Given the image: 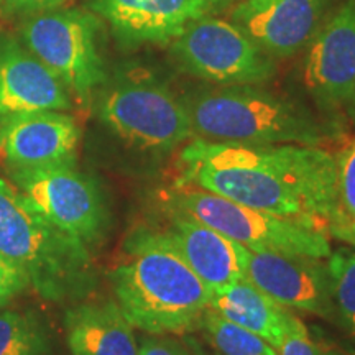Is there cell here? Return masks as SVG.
I'll use <instances>...</instances> for the list:
<instances>
[{
	"mask_svg": "<svg viewBox=\"0 0 355 355\" xmlns=\"http://www.w3.org/2000/svg\"><path fill=\"white\" fill-rule=\"evenodd\" d=\"M176 211L189 214L248 250L327 259L331 243L324 230L298 220L243 206L196 186L178 184L170 198Z\"/></svg>",
	"mask_w": 355,
	"mask_h": 355,
	"instance_id": "cell-6",
	"label": "cell"
},
{
	"mask_svg": "<svg viewBox=\"0 0 355 355\" xmlns=\"http://www.w3.org/2000/svg\"><path fill=\"white\" fill-rule=\"evenodd\" d=\"M25 290H28V286L24 277L0 257V308L7 306Z\"/></svg>",
	"mask_w": 355,
	"mask_h": 355,
	"instance_id": "cell-24",
	"label": "cell"
},
{
	"mask_svg": "<svg viewBox=\"0 0 355 355\" xmlns=\"http://www.w3.org/2000/svg\"><path fill=\"white\" fill-rule=\"evenodd\" d=\"M279 355H322L321 349L314 343L303 321L293 314L288 329L279 344Z\"/></svg>",
	"mask_w": 355,
	"mask_h": 355,
	"instance_id": "cell-23",
	"label": "cell"
},
{
	"mask_svg": "<svg viewBox=\"0 0 355 355\" xmlns=\"http://www.w3.org/2000/svg\"><path fill=\"white\" fill-rule=\"evenodd\" d=\"M181 101L199 139L321 146L331 137L329 128L309 109L260 84L194 89Z\"/></svg>",
	"mask_w": 355,
	"mask_h": 355,
	"instance_id": "cell-4",
	"label": "cell"
},
{
	"mask_svg": "<svg viewBox=\"0 0 355 355\" xmlns=\"http://www.w3.org/2000/svg\"><path fill=\"white\" fill-rule=\"evenodd\" d=\"M79 139L76 121L60 110L0 117V159L10 170L76 162Z\"/></svg>",
	"mask_w": 355,
	"mask_h": 355,
	"instance_id": "cell-14",
	"label": "cell"
},
{
	"mask_svg": "<svg viewBox=\"0 0 355 355\" xmlns=\"http://www.w3.org/2000/svg\"><path fill=\"white\" fill-rule=\"evenodd\" d=\"M331 0H242L230 21L270 58H290L308 46L327 19Z\"/></svg>",
	"mask_w": 355,
	"mask_h": 355,
	"instance_id": "cell-12",
	"label": "cell"
},
{
	"mask_svg": "<svg viewBox=\"0 0 355 355\" xmlns=\"http://www.w3.org/2000/svg\"><path fill=\"white\" fill-rule=\"evenodd\" d=\"M0 2H2V0H0Z\"/></svg>",
	"mask_w": 355,
	"mask_h": 355,
	"instance_id": "cell-31",
	"label": "cell"
},
{
	"mask_svg": "<svg viewBox=\"0 0 355 355\" xmlns=\"http://www.w3.org/2000/svg\"><path fill=\"white\" fill-rule=\"evenodd\" d=\"M166 237L199 278L214 288L245 278V247L189 214H173Z\"/></svg>",
	"mask_w": 355,
	"mask_h": 355,
	"instance_id": "cell-16",
	"label": "cell"
},
{
	"mask_svg": "<svg viewBox=\"0 0 355 355\" xmlns=\"http://www.w3.org/2000/svg\"><path fill=\"white\" fill-rule=\"evenodd\" d=\"M117 304L137 329L152 336L199 329L212 290L178 254L165 232L139 229L110 273Z\"/></svg>",
	"mask_w": 355,
	"mask_h": 355,
	"instance_id": "cell-2",
	"label": "cell"
},
{
	"mask_svg": "<svg viewBox=\"0 0 355 355\" xmlns=\"http://www.w3.org/2000/svg\"><path fill=\"white\" fill-rule=\"evenodd\" d=\"M73 355H139L133 326L115 301H83L64 314Z\"/></svg>",
	"mask_w": 355,
	"mask_h": 355,
	"instance_id": "cell-17",
	"label": "cell"
},
{
	"mask_svg": "<svg viewBox=\"0 0 355 355\" xmlns=\"http://www.w3.org/2000/svg\"><path fill=\"white\" fill-rule=\"evenodd\" d=\"M170 44L181 69L216 86L263 84L277 69L241 28L214 15L193 21Z\"/></svg>",
	"mask_w": 355,
	"mask_h": 355,
	"instance_id": "cell-9",
	"label": "cell"
},
{
	"mask_svg": "<svg viewBox=\"0 0 355 355\" xmlns=\"http://www.w3.org/2000/svg\"><path fill=\"white\" fill-rule=\"evenodd\" d=\"M337 321L355 337V248H339L327 257Z\"/></svg>",
	"mask_w": 355,
	"mask_h": 355,
	"instance_id": "cell-21",
	"label": "cell"
},
{
	"mask_svg": "<svg viewBox=\"0 0 355 355\" xmlns=\"http://www.w3.org/2000/svg\"><path fill=\"white\" fill-rule=\"evenodd\" d=\"M329 232L334 235V237L349 242L350 245L355 247V220L345 219L344 222H340V224L332 225Z\"/></svg>",
	"mask_w": 355,
	"mask_h": 355,
	"instance_id": "cell-27",
	"label": "cell"
},
{
	"mask_svg": "<svg viewBox=\"0 0 355 355\" xmlns=\"http://www.w3.org/2000/svg\"><path fill=\"white\" fill-rule=\"evenodd\" d=\"M303 83L324 112L347 107L355 91V0H344L308 43Z\"/></svg>",
	"mask_w": 355,
	"mask_h": 355,
	"instance_id": "cell-10",
	"label": "cell"
},
{
	"mask_svg": "<svg viewBox=\"0 0 355 355\" xmlns=\"http://www.w3.org/2000/svg\"><path fill=\"white\" fill-rule=\"evenodd\" d=\"M186 344L189 345V349L193 350L194 355H220L219 352H211V350H207L204 345L199 344L194 337H188V339H186Z\"/></svg>",
	"mask_w": 355,
	"mask_h": 355,
	"instance_id": "cell-28",
	"label": "cell"
},
{
	"mask_svg": "<svg viewBox=\"0 0 355 355\" xmlns=\"http://www.w3.org/2000/svg\"><path fill=\"white\" fill-rule=\"evenodd\" d=\"M322 355H347V354H343V352H336V350H332V352H326Z\"/></svg>",
	"mask_w": 355,
	"mask_h": 355,
	"instance_id": "cell-30",
	"label": "cell"
},
{
	"mask_svg": "<svg viewBox=\"0 0 355 355\" xmlns=\"http://www.w3.org/2000/svg\"><path fill=\"white\" fill-rule=\"evenodd\" d=\"M69 107V91L61 79L19 42L0 38V117Z\"/></svg>",
	"mask_w": 355,
	"mask_h": 355,
	"instance_id": "cell-15",
	"label": "cell"
},
{
	"mask_svg": "<svg viewBox=\"0 0 355 355\" xmlns=\"http://www.w3.org/2000/svg\"><path fill=\"white\" fill-rule=\"evenodd\" d=\"M15 188L56 227L89 248L105 242L112 212L104 188L76 162L10 170Z\"/></svg>",
	"mask_w": 355,
	"mask_h": 355,
	"instance_id": "cell-7",
	"label": "cell"
},
{
	"mask_svg": "<svg viewBox=\"0 0 355 355\" xmlns=\"http://www.w3.org/2000/svg\"><path fill=\"white\" fill-rule=\"evenodd\" d=\"M24 40L28 50L48 66L69 92L87 102L105 83L99 53V21L91 13L46 10L25 21Z\"/></svg>",
	"mask_w": 355,
	"mask_h": 355,
	"instance_id": "cell-8",
	"label": "cell"
},
{
	"mask_svg": "<svg viewBox=\"0 0 355 355\" xmlns=\"http://www.w3.org/2000/svg\"><path fill=\"white\" fill-rule=\"evenodd\" d=\"M0 257L28 290L53 303H78L97 285L91 248L56 227L0 178Z\"/></svg>",
	"mask_w": 355,
	"mask_h": 355,
	"instance_id": "cell-3",
	"label": "cell"
},
{
	"mask_svg": "<svg viewBox=\"0 0 355 355\" xmlns=\"http://www.w3.org/2000/svg\"><path fill=\"white\" fill-rule=\"evenodd\" d=\"M340 206L347 219L355 220V141L337 158Z\"/></svg>",
	"mask_w": 355,
	"mask_h": 355,
	"instance_id": "cell-22",
	"label": "cell"
},
{
	"mask_svg": "<svg viewBox=\"0 0 355 355\" xmlns=\"http://www.w3.org/2000/svg\"><path fill=\"white\" fill-rule=\"evenodd\" d=\"M97 117L127 148L155 159L194 137L181 96L146 73L119 76L102 89Z\"/></svg>",
	"mask_w": 355,
	"mask_h": 355,
	"instance_id": "cell-5",
	"label": "cell"
},
{
	"mask_svg": "<svg viewBox=\"0 0 355 355\" xmlns=\"http://www.w3.org/2000/svg\"><path fill=\"white\" fill-rule=\"evenodd\" d=\"M180 183L298 220L319 230L347 219L340 206L337 158L321 146L193 139L180 155Z\"/></svg>",
	"mask_w": 355,
	"mask_h": 355,
	"instance_id": "cell-1",
	"label": "cell"
},
{
	"mask_svg": "<svg viewBox=\"0 0 355 355\" xmlns=\"http://www.w3.org/2000/svg\"><path fill=\"white\" fill-rule=\"evenodd\" d=\"M64 0H2V3L8 10L26 12V13H40L46 10H55L63 6Z\"/></svg>",
	"mask_w": 355,
	"mask_h": 355,
	"instance_id": "cell-26",
	"label": "cell"
},
{
	"mask_svg": "<svg viewBox=\"0 0 355 355\" xmlns=\"http://www.w3.org/2000/svg\"><path fill=\"white\" fill-rule=\"evenodd\" d=\"M0 355H56L48 324L35 311H2Z\"/></svg>",
	"mask_w": 355,
	"mask_h": 355,
	"instance_id": "cell-19",
	"label": "cell"
},
{
	"mask_svg": "<svg viewBox=\"0 0 355 355\" xmlns=\"http://www.w3.org/2000/svg\"><path fill=\"white\" fill-rule=\"evenodd\" d=\"M199 329L220 355H278L275 347L255 332L229 321L211 308L204 311Z\"/></svg>",
	"mask_w": 355,
	"mask_h": 355,
	"instance_id": "cell-20",
	"label": "cell"
},
{
	"mask_svg": "<svg viewBox=\"0 0 355 355\" xmlns=\"http://www.w3.org/2000/svg\"><path fill=\"white\" fill-rule=\"evenodd\" d=\"M211 309L245 329L255 332L272 347L282 344L293 314L247 278L212 290Z\"/></svg>",
	"mask_w": 355,
	"mask_h": 355,
	"instance_id": "cell-18",
	"label": "cell"
},
{
	"mask_svg": "<svg viewBox=\"0 0 355 355\" xmlns=\"http://www.w3.org/2000/svg\"><path fill=\"white\" fill-rule=\"evenodd\" d=\"M139 355H193L184 344L171 337H144L139 345Z\"/></svg>",
	"mask_w": 355,
	"mask_h": 355,
	"instance_id": "cell-25",
	"label": "cell"
},
{
	"mask_svg": "<svg viewBox=\"0 0 355 355\" xmlns=\"http://www.w3.org/2000/svg\"><path fill=\"white\" fill-rule=\"evenodd\" d=\"M345 110H347L350 119H352V121L355 122V91H354L352 97H350V101H349V104H347V107H345Z\"/></svg>",
	"mask_w": 355,
	"mask_h": 355,
	"instance_id": "cell-29",
	"label": "cell"
},
{
	"mask_svg": "<svg viewBox=\"0 0 355 355\" xmlns=\"http://www.w3.org/2000/svg\"><path fill=\"white\" fill-rule=\"evenodd\" d=\"M230 0H91L127 46L168 44L204 17L222 12Z\"/></svg>",
	"mask_w": 355,
	"mask_h": 355,
	"instance_id": "cell-13",
	"label": "cell"
},
{
	"mask_svg": "<svg viewBox=\"0 0 355 355\" xmlns=\"http://www.w3.org/2000/svg\"><path fill=\"white\" fill-rule=\"evenodd\" d=\"M245 278L288 309L337 321L329 266L321 259L245 248Z\"/></svg>",
	"mask_w": 355,
	"mask_h": 355,
	"instance_id": "cell-11",
	"label": "cell"
}]
</instances>
